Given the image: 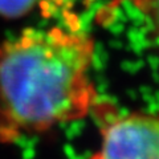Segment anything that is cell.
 <instances>
[{
    "label": "cell",
    "mask_w": 159,
    "mask_h": 159,
    "mask_svg": "<svg viewBox=\"0 0 159 159\" xmlns=\"http://www.w3.org/2000/svg\"><path fill=\"white\" fill-rule=\"evenodd\" d=\"M37 0H0V16L16 19L32 9Z\"/></svg>",
    "instance_id": "3957f363"
},
{
    "label": "cell",
    "mask_w": 159,
    "mask_h": 159,
    "mask_svg": "<svg viewBox=\"0 0 159 159\" xmlns=\"http://www.w3.org/2000/svg\"><path fill=\"white\" fill-rule=\"evenodd\" d=\"M150 23L154 36L159 41V0H130Z\"/></svg>",
    "instance_id": "277c9868"
},
{
    "label": "cell",
    "mask_w": 159,
    "mask_h": 159,
    "mask_svg": "<svg viewBox=\"0 0 159 159\" xmlns=\"http://www.w3.org/2000/svg\"><path fill=\"white\" fill-rule=\"evenodd\" d=\"M92 116L101 142L88 159H159V111H122L98 99Z\"/></svg>",
    "instance_id": "7a4b0ae2"
},
{
    "label": "cell",
    "mask_w": 159,
    "mask_h": 159,
    "mask_svg": "<svg viewBox=\"0 0 159 159\" xmlns=\"http://www.w3.org/2000/svg\"><path fill=\"white\" fill-rule=\"evenodd\" d=\"M96 44L74 28H28L0 43V143L92 116Z\"/></svg>",
    "instance_id": "6da1fadb"
}]
</instances>
